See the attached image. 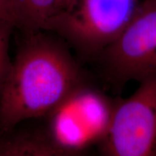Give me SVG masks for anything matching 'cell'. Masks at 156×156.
Listing matches in <instances>:
<instances>
[{
	"mask_svg": "<svg viewBox=\"0 0 156 156\" xmlns=\"http://www.w3.org/2000/svg\"><path fill=\"white\" fill-rule=\"evenodd\" d=\"M21 0H10V2L12 5V7L13 12H14V15H15V10H16L17 7L18 6Z\"/></svg>",
	"mask_w": 156,
	"mask_h": 156,
	"instance_id": "cell-11",
	"label": "cell"
},
{
	"mask_svg": "<svg viewBox=\"0 0 156 156\" xmlns=\"http://www.w3.org/2000/svg\"><path fill=\"white\" fill-rule=\"evenodd\" d=\"M58 12V0H21L15 10V28L33 34L44 30Z\"/></svg>",
	"mask_w": 156,
	"mask_h": 156,
	"instance_id": "cell-6",
	"label": "cell"
},
{
	"mask_svg": "<svg viewBox=\"0 0 156 156\" xmlns=\"http://www.w3.org/2000/svg\"><path fill=\"white\" fill-rule=\"evenodd\" d=\"M102 151L109 156L156 155V79L140 83L113 108Z\"/></svg>",
	"mask_w": 156,
	"mask_h": 156,
	"instance_id": "cell-4",
	"label": "cell"
},
{
	"mask_svg": "<svg viewBox=\"0 0 156 156\" xmlns=\"http://www.w3.org/2000/svg\"><path fill=\"white\" fill-rule=\"evenodd\" d=\"M101 55L115 85L156 79V0L140 3L126 28Z\"/></svg>",
	"mask_w": 156,
	"mask_h": 156,
	"instance_id": "cell-3",
	"label": "cell"
},
{
	"mask_svg": "<svg viewBox=\"0 0 156 156\" xmlns=\"http://www.w3.org/2000/svg\"><path fill=\"white\" fill-rule=\"evenodd\" d=\"M112 110L98 95L80 87L54 111V132L58 147L65 151L93 139H103Z\"/></svg>",
	"mask_w": 156,
	"mask_h": 156,
	"instance_id": "cell-5",
	"label": "cell"
},
{
	"mask_svg": "<svg viewBox=\"0 0 156 156\" xmlns=\"http://www.w3.org/2000/svg\"><path fill=\"white\" fill-rule=\"evenodd\" d=\"M139 5L138 0H79L52 17L44 30L55 32L85 55H98L124 32Z\"/></svg>",
	"mask_w": 156,
	"mask_h": 156,
	"instance_id": "cell-2",
	"label": "cell"
},
{
	"mask_svg": "<svg viewBox=\"0 0 156 156\" xmlns=\"http://www.w3.org/2000/svg\"><path fill=\"white\" fill-rule=\"evenodd\" d=\"M64 151L53 146L32 140H20L0 144V155H58Z\"/></svg>",
	"mask_w": 156,
	"mask_h": 156,
	"instance_id": "cell-7",
	"label": "cell"
},
{
	"mask_svg": "<svg viewBox=\"0 0 156 156\" xmlns=\"http://www.w3.org/2000/svg\"><path fill=\"white\" fill-rule=\"evenodd\" d=\"M15 25L7 20L0 18V91L10 70L12 62L9 56V44Z\"/></svg>",
	"mask_w": 156,
	"mask_h": 156,
	"instance_id": "cell-8",
	"label": "cell"
},
{
	"mask_svg": "<svg viewBox=\"0 0 156 156\" xmlns=\"http://www.w3.org/2000/svg\"><path fill=\"white\" fill-rule=\"evenodd\" d=\"M0 18L7 20L15 25V15L10 0H0Z\"/></svg>",
	"mask_w": 156,
	"mask_h": 156,
	"instance_id": "cell-9",
	"label": "cell"
},
{
	"mask_svg": "<svg viewBox=\"0 0 156 156\" xmlns=\"http://www.w3.org/2000/svg\"><path fill=\"white\" fill-rule=\"evenodd\" d=\"M0 91V127L53 112L79 89L81 75L68 52L51 39L29 34Z\"/></svg>",
	"mask_w": 156,
	"mask_h": 156,
	"instance_id": "cell-1",
	"label": "cell"
},
{
	"mask_svg": "<svg viewBox=\"0 0 156 156\" xmlns=\"http://www.w3.org/2000/svg\"><path fill=\"white\" fill-rule=\"evenodd\" d=\"M79 0H58V13L70 11L77 5Z\"/></svg>",
	"mask_w": 156,
	"mask_h": 156,
	"instance_id": "cell-10",
	"label": "cell"
}]
</instances>
